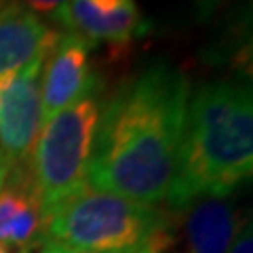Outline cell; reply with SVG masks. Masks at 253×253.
I'll list each match as a JSON object with an SVG mask.
<instances>
[{"label":"cell","mask_w":253,"mask_h":253,"mask_svg":"<svg viewBox=\"0 0 253 253\" xmlns=\"http://www.w3.org/2000/svg\"><path fill=\"white\" fill-rule=\"evenodd\" d=\"M190 91L188 76L165 59L126 78L101 110L86 186L146 205L167 201Z\"/></svg>","instance_id":"cell-1"},{"label":"cell","mask_w":253,"mask_h":253,"mask_svg":"<svg viewBox=\"0 0 253 253\" xmlns=\"http://www.w3.org/2000/svg\"><path fill=\"white\" fill-rule=\"evenodd\" d=\"M253 171V104L243 83L211 81L190 91L177 169L167 201L184 209L203 196H230Z\"/></svg>","instance_id":"cell-2"},{"label":"cell","mask_w":253,"mask_h":253,"mask_svg":"<svg viewBox=\"0 0 253 253\" xmlns=\"http://www.w3.org/2000/svg\"><path fill=\"white\" fill-rule=\"evenodd\" d=\"M44 241L86 253H165L171 228L156 205L84 186L49 213Z\"/></svg>","instance_id":"cell-3"},{"label":"cell","mask_w":253,"mask_h":253,"mask_svg":"<svg viewBox=\"0 0 253 253\" xmlns=\"http://www.w3.org/2000/svg\"><path fill=\"white\" fill-rule=\"evenodd\" d=\"M101 110L99 93H91L42 121L28 156V175L46 217L86 186Z\"/></svg>","instance_id":"cell-4"},{"label":"cell","mask_w":253,"mask_h":253,"mask_svg":"<svg viewBox=\"0 0 253 253\" xmlns=\"http://www.w3.org/2000/svg\"><path fill=\"white\" fill-rule=\"evenodd\" d=\"M38 61L19 72L0 74V154L11 169L28 163L30 150L42 125Z\"/></svg>","instance_id":"cell-5"},{"label":"cell","mask_w":253,"mask_h":253,"mask_svg":"<svg viewBox=\"0 0 253 253\" xmlns=\"http://www.w3.org/2000/svg\"><path fill=\"white\" fill-rule=\"evenodd\" d=\"M91 93H99V78L91 61V44L70 32L61 34L46 55L41 72L42 121Z\"/></svg>","instance_id":"cell-6"},{"label":"cell","mask_w":253,"mask_h":253,"mask_svg":"<svg viewBox=\"0 0 253 253\" xmlns=\"http://www.w3.org/2000/svg\"><path fill=\"white\" fill-rule=\"evenodd\" d=\"M55 19L91 46H129L148 30L135 0H68Z\"/></svg>","instance_id":"cell-7"},{"label":"cell","mask_w":253,"mask_h":253,"mask_svg":"<svg viewBox=\"0 0 253 253\" xmlns=\"http://www.w3.org/2000/svg\"><path fill=\"white\" fill-rule=\"evenodd\" d=\"M0 188V243L15 253H28L44 241L46 215L26 167L9 171Z\"/></svg>","instance_id":"cell-8"},{"label":"cell","mask_w":253,"mask_h":253,"mask_svg":"<svg viewBox=\"0 0 253 253\" xmlns=\"http://www.w3.org/2000/svg\"><path fill=\"white\" fill-rule=\"evenodd\" d=\"M59 32L44 26L36 13L19 2L0 4V74L19 72L46 55L59 41Z\"/></svg>","instance_id":"cell-9"},{"label":"cell","mask_w":253,"mask_h":253,"mask_svg":"<svg viewBox=\"0 0 253 253\" xmlns=\"http://www.w3.org/2000/svg\"><path fill=\"white\" fill-rule=\"evenodd\" d=\"M184 209L181 230L188 253H228L243 224L230 196H203Z\"/></svg>","instance_id":"cell-10"},{"label":"cell","mask_w":253,"mask_h":253,"mask_svg":"<svg viewBox=\"0 0 253 253\" xmlns=\"http://www.w3.org/2000/svg\"><path fill=\"white\" fill-rule=\"evenodd\" d=\"M228 253H253V234H251V226L247 224L245 226V221L241 224L239 232L234 234L232 239V245Z\"/></svg>","instance_id":"cell-11"},{"label":"cell","mask_w":253,"mask_h":253,"mask_svg":"<svg viewBox=\"0 0 253 253\" xmlns=\"http://www.w3.org/2000/svg\"><path fill=\"white\" fill-rule=\"evenodd\" d=\"M68 0H23V6H28L32 13H44V15H55Z\"/></svg>","instance_id":"cell-12"},{"label":"cell","mask_w":253,"mask_h":253,"mask_svg":"<svg viewBox=\"0 0 253 253\" xmlns=\"http://www.w3.org/2000/svg\"><path fill=\"white\" fill-rule=\"evenodd\" d=\"M41 253H86V251L70 249V247H63V245H57V243H46V241H44V247L41 249Z\"/></svg>","instance_id":"cell-13"},{"label":"cell","mask_w":253,"mask_h":253,"mask_svg":"<svg viewBox=\"0 0 253 253\" xmlns=\"http://www.w3.org/2000/svg\"><path fill=\"white\" fill-rule=\"evenodd\" d=\"M6 177H9V165H6V161L2 158V154H0V188L4 186Z\"/></svg>","instance_id":"cell-14"},{"label":"cell","mask_w":253,"mask_h":253,"mask_svg":"<svg viewBox=\"0 0 253 253\" xmlns=\"http://www.w3.org/2000/svg\"><path fill=\"white\" fill-rule=\"evenodd\" d=\"M0 253H15V251H13V249H9V247H6V245L0 243Z\"/></svg>","instance_id":"cell-15"},{"label":"cell","mask_w":253,"mask_h":253,"mask_svg":"<svg viewBox=\"0 0 253 253\" xmlns=\"http://www.w3.org/2000/svg\"><path fill=\"white\" fill-rule=\"evenodd\" d=\"M199 2H201V4H213L215 0H199Z\"/></svg>","instance_id":"cell-16"},{"label":"cell","mask_w":253,"mask_h":253,"mask_svg":"<svg viewBox=\"0 0 253 253\" xmlns=\"http://www.w3.org/2000/svg\"><path fill=\"white\" fill-rule=\"evenodd\" d=\"M0 2H6V0H0Z\"/></svg>","instance_id":"cell-17"},{"label":"cell","mask_w":253,"mask_h":253,"mask_svg":"<svg viewBox=\"0 0 253 253\" xmlns=\"http://www.w3.org/2000/svg\"><path fill=\"white\" fill-rule=\"evenodd\" d=\"M0 4H2V2H0Z\"/></svg>","instance_id":"cell-18"}]
</instances>
